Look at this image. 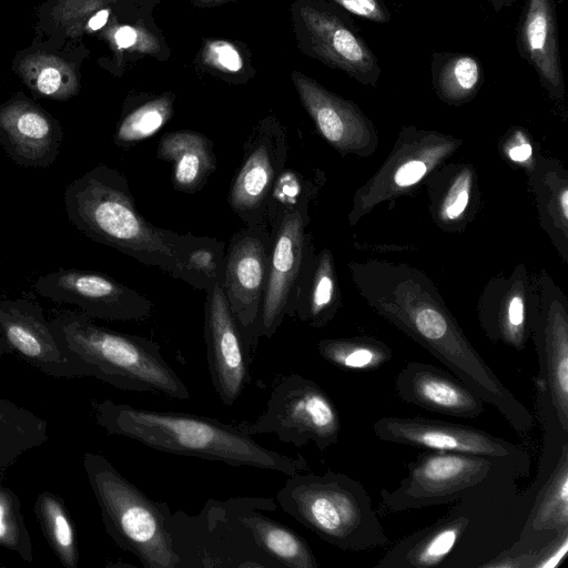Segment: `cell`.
Listing matches in <instances>:
<instances>
[{
  "mask_svg": "<svg viewBox=\"0 0 568 568\" xmlns=\"http://www.w3.org/2000/svg\"><path fill=\"white\" fill-rule=\"evenodd\" d=\"M63 203L69 221L87 237L193 288L206 291L222 272L221 241L152 224L139 212L126 178L106 164L70 182Z\"/></svg>",
  "mask_w": 568,
  "mask_h": 568,
  "instance_id": "6da1fadb",
  "label": "cell"
},
{
  "mask_svg": "<svg viewBox=\"0 0 568 568\" xmlns=\"http://www.w3.org/2000/svg\"><path fill=\"white\" fill-rule=\"evenodd\" d=\"M94 417L109 435L123 436L163 453L287 476L310 470L302 455L291 457L268 449L240 425L209 416L142 408L108 398L95 404Z\"/></svg>",
  "mask_w": 568,
  "mask_h": 568,
  "instance_id": "7a4b0ae2",
  "label": "cell"
},
{
  "mask_svg": "<svg viewBox=\"0 0 568 568\" xmlns=\"http://www.w3.org/2000/svg\"><path fill=\"white\" fill-rule=\"evenodd\" d=\"M50 326L61 347L84 364L91 377L121 390L156 392L182 400L191 397L152 339L99 326L74 311L58 314Z\"/></svg>",
  "mask_w": 568,
  "mask_h": 568,
  "instance_id": "3957f363",
  "label": "cell"
},
{
  "mask_svg": "<svg viewBox=\"0 0 568 568\" xmlns=\"http://www.w3.org/2000/svg\"><path fill=\"white\" fill-rule=\"evenodd\" d=\"M276 501L302 526L341 550L362 551L389 542L367 490L343 473L307 470L288 476Z\"/></svg>",
  "mask_w": 568,
  "mask_h": 568,
  "instance_id": "277c9868",
  "label": "cell"
},
{
  "mask_svg": "<svg viewBox=\"0 0 568 568\" xmlns=\"http://www.w3.org/2000/svg\"><path fill=\"white\" fill-rule=\"evenodd\" d=\"M83 467L114 544L134 555L144 568H180L165 528L169 505L150 498L99 453L87 452Z\"/></svg>",
  "mask_w": 568,
  "mask_h": 568,
  "instance_id": "5b68a950",
  "label": "cell"
},
{
  "mask_svg": "<svg viewBox=\"0 0 568 568\" xmlns=\"http://www.w3.org/2000/svg\"><path fill=\"white\" fill-rule=\"evenodd\" d=\"M242 498H210L196 515L171 513L165 528L180 568H281L240 519Z\"/></svg>",
  "mask_w": 568,
  "mask_h": 568,
  "instance_id": "8992f818",
  "label": "cell"
},
{
  "mask_svg": "<svg viewBox=\"0 0 568 568\" xmlns=\"http://www.w3.org/2000/svg\"><path fill=\"white\" fill-rule=\"evenodd\" d=\"M291 18L301 52L362 84L376 85L378 60L343 9L328 0H294Z\"/></svg>",
  "mask_w": 568,
  "mask_h": 568,
  "instance_id": "52a82bcc",
  "label": "cell"
},
{
  "mask_svg": "<svg viewBox=\"0 0 568 568\" xmlns=\"http://www.w3.org/2000/svg\"><path fill=\"white\" fill-rule=\"evenodd\" d=\"M248 435L274 434L281 442L302 447L313 442L324 452L337 443L341 417L328 394L314 381L297 373L273 387L265 410L240 425Z\"/></svg>",
  "mask_w": 568,
  "mask_h": 568,
  "instance_id": "ba28073f",
  "label": "cell"
},
{
  "mask_svg": "<svg viewBox=\"0 0 568 568\" xmlns=\"http://www.w3.org/2000/svg\"><path fill=\"white\" fill-rule=\"evenodd\" d=\"M304 193L284 202L268 224L271 254L254 341L271 338L290 316L301 283L310 267Z\"/></svg>",
  "mask_w": 568,
  "mask_h": 568,
  "instance_id": "9c48e42d",
  "label": "cell"
},
{
  "mask_svg": "<svg viewBox=\"0 0 568 568\" xmlns=\"http://www.w3.org/2000/svg\"><path fill=\"white\" fill-rule=\"evenodd\" d=\"M493 467L483 456L429 450L408 464L396 489L381 490L382 504L398 513L453 503L481 484Z\"/></svg>",
  "mask_w": 568,
  "mask_h": 568,
  "instance_id": "30bf717a",
  "label": "cell"
},
{
  "mask_svg": "<svg viewBox=\"0 0 568 568\" xmlns=\"http://www.w3.org/2000/svg\"><path fill=\"white\" fill-rule=\"evenodd\" d=\"M288 141L274 115L260 120L243 145V156L232 180L227 203L245 225L267 227L272 195L285 170Z\"/></svg>",
  "mask_w": 568,
  "mask_h": 568,
  "instance_id": "8fae6325",
  "label": "cell"
},
{
  "mask_svg": "<svg viewBox=\"0 0 568 568\" xmlns=\"http://www.w3.org/2000/svg\"><path fill=\"white\" fill-rule=\"evenodd\" d=\"M271 233L264 225H245L225 248L221 284L246 346H256L254 328L268 277Z\"/></svg>",
  "mask_w": 568,
  "mask_h": 568,
  "instance_id": "7c38bea8",
  "label": "cell"
},
{
  "mask_svg": "<svg viewBox=\"0 0 568 568\" xmlns=\"http://www.w3.org/2000/svg\"><path fill=\"white\" fill-rule=\"evenodd\" d=\"M41 296L73 305L91 318L105 321H143L154 305L145 295L100 272L59 268L34 283Z\"/></svg>",
  "mask_w": 568,
  "mask_h": 568,
  "instance_id": "4fadbf2b",
  "label": "cell"
},
{
  "mask_svg": "<svg viewBox=\"0 0 568 568\" xmlns=\"http://www.w3.org/2000/svg\"><path fill=\"white\" fill-rule=\"evenodd\" d=\"M373 433L381 440L424 448L516 462L524 452L515 444L467 425L420 416H385L375 420Z\"/></svg>",
  "mask_w": 568,
  "mask_h": 568,
  "instance_id": "5bb4252c",
  "label": "cell"
},
{
  "mask_svg": "<svg viewBox=\"0 0 568 568\" xmlns=\"http://www.w3.org/2000/svg\"><path fill=\"white\" fill-rule=\"evenodd\" d=\"M205 292L204 341L209 373L221 402L232 406L251 381V352L230 310L221 274Z\"/></svg>",
  "mask_w": 568,
  "mask_h": 568,
  "instance_id": "9a60e30c",
  "label": "cell"
},
{
  "mask_svg": "<svg viewBox=\"0 0 568 568\" xmlns=\"http://www.w3.org/2000/svg\"><path fill=\"white\" fill-rule=\"evenodd\" d=\"M0 335L27 363L53 377L91 376L57 341L42 307L26 298L0 300Z\"/></svg>",
  "mask_w": 568,
  "mask_h": 568,
  "instance_id": "2e32d148",
  "label": "cell"
},
{
  "mask_svg": "<svg viewBox=\"0 0 568 568\" xmlns=\"http://www.w3.org/2000/svg\"><path fill=\"white\" fill-rule=\"evenodd\" d=\"M63 136L59 122L23 95L0 105V144L20 166L48 168L53 164Z\"/></svg>",
  "mask_w": 568,
  "mask_h": 568,
  "instance_id": "e0dca14e",
  "label": "cell"
},
{
  "mask_svg": "<svg viewBox=\"0 0 568 568\" xmlns=\"http://www.w3.org/2000/svg\"><path fill=\"white\" fill-rule=\"evenodd\" d=\"M394 386L405 403L440 415L473 419L485 408L471 387L428 363L408 362L397 373Z\"/></svg>",
  "mask_w": 568,
  "mask_h": 568,
  "instance_id": "ac0fdd59",
  "label": "cell"
},
{
  "mask_svg": "<svg viewBox=\"0 0 568 568\" xmlns=\"http://www.w3.org/2000/svg\"><path fill=\"white\" fill-rule=\"evenodd\" d=\"M516 49L550 95L565 90L556 0H525L516 29Z\"/></svg>",
  "mask_w": 568,
  "mask_h": 568,
  "instance_id": "d6986e66",
  "label": "cell"
},
{
  "mask_svg": "<svg viewBox=\"0 0 568 568\" xmlns=\"http://www.w3.org/2000/svg\"><path fill=\"white\" fill-rule=\"evenodd\" d=\"M277 507L275 500L270 497H243L239 517L261 549L280 567L317 568V559L301 535L263 515V511H273Z\"/></svg>",
  "mask_w": 568,
  "mask_h": 568,
  "instance_id": "ffe728a7",
  "label": "cell"
},
{
  "mask_svg": "<svg viewBox=\"0 0 568 568\" xmlns=\"http://www.w3.org/2000/svg\"><path fill=\"white\" fill-rule=\"evenodd\" d=\"M452 514L397 541L376 564L381 568H429L440 565L469 526Z\"/></svg>",
  "mask_w": 568,
  "mask_h": 568,
  "instance_id": "44dd1931",
  "label": "cell"
},
{
  "mask_svg": "<svg viewBox=\"0 0 568 568\" xmlns=\"http://www.w3.org/2000/svg\"><path fill=\"white\" fill-rule=\"evenodd\" d=\"M156 158L171 163L172 184L184 193L201 190L217 166L212 141L193 130L164 133L158 143Z\"/></svg>",
  "mask_w": 568,
  "mask_h": 568,
  "instance_id": "7402d4cb",
  "label": "cell"
},
{
  "mask_svg": "<svg viewBox=\"0 0 568 568\" xmlns=\"http://www.w3.org/2000/svg\"><path fill=\"white\" fill-rule=\"evenodd\" d=\"M106 27L102 36L120 71L131 60L150 57L163 62L171 54L165 37L153 17L138 21H121L113 17Z\"/></svg>",
  "mask_w": 568,
  "mask_h": 568,
  "instance_id": "603a6c76",
  "label": "cell"
},
{
  "mask_svg": "<svg viewBox=\"0 0 568 568\" xmlns=\"http://www.w3.org/2000/svg\"><path fill=\"white\" fill-rule=\"evenodd\" d=\"M48 439L47 423L29 409L0 398V484L6 470L24 453Z\"/></svg>",
  "mask_w": 568,
  "mask_h": 568,
  "instance_id": "cb8c5ba5",
  "label": "cell"
},
{
  "mask_svg": "<svg viewBox=\"0 0 568 568\" xmlns=\"http://www.w3.org/2000/svg\"><path fill=\"white\" fill-rule=\"evenodd\" d=\"M434 90L452 102H463L475 95L484 82L480 60L469 53L434 51L430 59Z\"/></svg>",
  "mask_w": 568,
  "mask_h": 568,
  "instance_id": "d4e9b609",
  "label": "cell"
},
{
  "mask_svg": "<svg viewBox=\"0 0 568 568\" xmlns=\"http://www.w3.org/2000/svg\"><path fill=\"white\" fill-rule=\"evenodd\" d=\"M526 529L535 535L568 530V445L564 444L548 480L539 491Z\"/></svg>",
  "mask_w": 568,
  "mask_h": 568,
  "instance_id": "484cf974",
  "label": "cell"
},
{
  "mask_svg": "<svg viewBox=\"0 0 568 568\" xmlns=\"http://www.w3.org/2000/svg\"><path fill=\"white\" fill-rule=\"evenodd\" d=\"M172 92L146 95L128 105L116 125L113 142L121 148L132 146L156 133L174 114Z\"/></svg>",
  "mask_w": 568,
  "mask_h": 568,
  "instance_id": "4316f807",
  "label": "cell"
},
{
  "mask_svg": "<svg viewBox=\"0 0 568 568\" xmlns=\"http://www.w3.org/2000/svg\"><path fill=\"white\" fill-rule=\"evenodd\" d=\"M34 514L50 548L65 568H77L79 550L73 521L64 500L48 490L40 493Z\"/></svg>",
  "mask_w": 568,
  "mask_h": 568,
  "instance_id": "83f0119b",
  "label": "cell"
},
{
  "mask_svg": "<svg viewBox=\"0 0 568 568\" xmlns=\"http://www.w3.org/2000/svg\"><path fill=\"white\" fill-rule=\"evenodd\" d=\"M24 83L39 97L68 100L80 90L79 78L64 60L51 54H29L18 67Z\"/></svg>",
  "mask_w": 568,
  "mask_h": 568,
  "instance_id": "f1b7e54d",
  "label": "cell"
},
{
  "mask_svg": "<svg viewBox=\"0 0 568 568\" xmlns=\"http://www.w3.org/2000/svg\"><path fill=\"white\" fill-rule=\"evenodd\" d=\"M160 0H58L52 9L53 20L70 36L81 33L84 22L95 11L111 8L121 21H138L153 17Z\"/></svg>",
  "mask_w": 568,
  "mask_h": 568,
  "instance_id": "f546056e",
  "label": "cell"
},
{
  "mask_svg": "<svg viewBox=\"0 0 568 568\" xmlns=\"http://www.w3.org/2000/svg\"><path fill=\"white\" fill-rule=\"evenodd\" d=\"M317 351L328 364L348 371H374L392 358L388 347L365 339H323L317 344Z\"/></svg>",
  "mask_w": 568,
  "mask_h": 568,
  "instance_id": "4dcf8cb0",
  "label": "cell"
},
{
  "mask_svg": "<svg viewBox=\"0 0 568 568\" xmlns=\"http://www.w3.org/2000/svg\"><path fill=\"white\" fill-rule=\"evenodd\" d=\"M200 64L219 78L232 83H243L254 73L243 49L229 40L210 39L200 52Z\"/></svg>",
  "mask_w": 568,
  "mask_h": 568,
  "instance_id": "1f68e13d",
  "label": "cell"
},
{
  "mask_svg": "<svg viewBox=\"0 0 568 568\" xmlns=\"http://www.w3.org/2000/svg\"><path fill=\"white\" fill-rule=\"evenodd\" d=\"M0 547L16 552L22 560H33V548L16 493L0 484Z\"/></svg>",
  "mask_w": 568,
  "mask_h": 568,
  "instance_id": "d6a6232c",
  "label": "cell"
},
{
  "mask_svg": "<svg viewBox=\"0 0 568 568\" xmlns=\"http://www.w3.org/2000/svg\"><path fill=\"white\" fill-rule=\"evenodd\" d=\"M345 12L375 23H387L392 13L384 0H329Z\"/></svg>",
  "mask_w": 568,
  "mask_h": 568,
  "instance_id": "836d02e7",
  "label": "cell"
},
{
  "mask_svg": "<svg viewBox=\"0 0 568 568\" xmlns=\"http://www.w3.org/2000/svg\"><path fill=\"white\" fill-rule=\"evenodd\" d=\"M539 551L540 556L535 568L557 567L564 560L568 551V530L555 536L545 544Z\"/></svg>",
  "mask_w": 568,
  "mask_h": 568,
  "instance_id": "e575fe53",
  "label": "cell"
},
{
  "mask_svg": "<svg viewBox=\"0 0 568 568\" xmlns=\"http://www.w3.org/2000/svg\"><path fill=\"white\" fill-rule=\"evenodd\" d=\"M426 173V165L422 161H409L403 164L395 174V182L399 186H408L418 182Z\"/></svg>",
  "mask_w": 568,
  "mask_h": 568,
  "instance_id": "d590c367",
  "label": "cell"
},
{
  "mask_svg": "<svg viewBox=\"0 0 568 568\" xmlns=\"http://www.w3.org/2000/svg\"><path fill=\"white\" fill-rule=\"evenodd\" d=\"M111 17H115L113 10L109 7L102 8L98 11H95L93 14H91L84 22L83 29L90 32L98 31L102 29L110 20ZM82 29V30H83Z\"/></svg>",
  "mask_w": 568,
  "mask_h": 568,
  "instance_id": "8d00e7d4",
  "label": "cell"
},
{
  "mask_svg": "<svg viewBox=\"0 0 568 568\" xmlns=\"http://www.w3.org/2000/svg\"><path fill=\"white\" fill-rule=\"evenodd\" d=\"M468 203L467 187L460 189L459 193L446 205V215L449 219H455L460 215L466 209Z\"/></svg>",
  "mask_w": 568,
  "mask_h": 568,
  "instance_id": "74e56055",
  "label": "cell"
},
{
  "mask_svg": "<svg viewBox=\"0 0 568 568\" xmlns=\"http://www.w3.org/2000/svg\"><path fill=\"white\" fill-rule=\"evenodd\" d=\"M531 155V146L529 144H521L510 149L509 156L517 162L526 161Z\"/></svg>",
  "mask_w": 568,
  "mask_h": 568,
  "instance_id": "f35d334b",
  "label": "cell"
},
{
  "mask_svg": "<svg viewBox=\"0 0 568 568\" xmlns=\"http://www.w3.org/2000/svg\"><path fill=\"white\" fill-rule=\"evenodd\" d=\"M192 6L196 8H213L226 3L232 0H187Z\"/></svg>",
  "mask_w": 568,
  "mask_h": 568,
  "instance_id": "ab89813d",
  "label": "cell"
},
{
  "mask_svg": "<svg viewBox=\"0 0 568 568\" xmlns=\"http://www.w3.org/2000/svg\"><path fill=\"white\" fill-rule=\"evenodd\" d=\"M495 12L510 8L516 0H487Z\"/></svg>",
  "mask_w": 568,
  "mask_h": 568,
  "instance_id": "60d3db41",
  "label": "cell"
},
{
  "mask_svg": "<svg viewBox=\"0 0 568 568\" xmlns=\"http://www.w3.org/2000/svg\"><path fill=\"white\" fill-rule=\"evenodd\" d=\"M13 353L6 339L0 335V357Z\"/></svg>",
  "mask_w": 568,
  "mask_h": 568,
  "instance_id": "b9f144b4",
  "label": "cell"
},
{
  "mask_svg": "<svg viewBox=\"0 0 568 568\" xmlns=\"http://www.w3.org/2000/svg\"><path fill=\"white\" fill-rule=\"evenodd\" d=\"M561 209L564 212L565 217L568 216V191L565 190L561 194Z\"/></svg>",
  "mask_w": 568,
  "mask_h": 568,
  "instance_id": "7bdbcfd3",
  "label": "cell"
}]
</instances>
